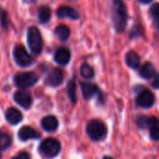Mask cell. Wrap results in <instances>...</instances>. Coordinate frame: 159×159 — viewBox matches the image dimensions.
<instances>
[{
  "label": "cell",
  "instance_id": "1",
  "mask_svg": "<svg viewBox=\"0 0 159 159\" xmlns=\"http://www.w3.org/2000/svg\"><path fill=\"white\" fill-rule=\"evenodd\" d=\"M112 19L114 26L118 33H122L127 25V7L122 0H114L112 7Z\"/></svg>",
  "mask_w": 159,
  "mask_h": 159
},
{
  "label": "cell",
  "instance_id": "2",
  "mask_svg": "<svg viewBox=\"0 0 159 159\" xmlns=\"http://www.w3.org/2000/svg\"><path fill=\"white\" fill-rule=\"evenodd\" d=\"M27 41L31 51L39 55L43 49V39L39 30L36 27H30L27 33Z\"/></svg>",
  "mask_w": 159,
  "mask_h": 159
},
{
  "label": "cell",
  "instance_id": "3",
  "mask_svg": "<svg viewBox=\"0 0 159 159\" xmlns=\"http://www.w3.org/2000/svg\"><path fill=\"white\" fill-rule=\"evenodd\" d=\"M87 133L93 141H100L107 134V128L102 121L91 120L87 126Z\"/></svg>",
  "mask_w": 159,
  "mask_h": 159
},
{
  "label": "cell",
  "instance_id": "4",
  "mask_svg": "<svg viewBox=\"0 0 159 159\" xmlns=\"http://www.w3.org/2000/svg\"><path fill=\"white\" fill-rule=\"evenodd\" d=\"M38 81V76L33 72L20 73L15 75L14 82L17 87L20 89H27L33 87Z\"/></svg>",
  "mask_w": 159,
  "mask_h": 159
},
{
  "label": "cell",
  "instance_id": "5",
  "mask_svg": "<svg viewBox=\"0 0 159 159\" xmlns=\"http://www.w3.org/2000/svg\"><path fill=\"white\" fill-rule=\"evenodd\" d=\"M40 151L48 157H54L61 151V143L53 138H48L42 142Z\"/></svg>",
  "mask_w": 159,
  "mask_h": 159
},
{
  "label": "cell",
  "instance_id": "6",
  "mask_svg": "<svg viewBox=\"0 0 159 159\" xmlns=\"http://www.w3.org/2000/svg\"><path fill=\"white\" fill-rule=\"evenodd\" d=\"M13 56L16 63L21 67H26L32 64L33 58L32 56L26 51L25 48L21 45H17L13 50Z\"/></svg>",
  "mask_w": 159,
  "mask_h": 159
},
{
  "label": "cell",
  "instance_id": "7",
  "mask_svg": "<svg viewBox=\"0 0 159 159\" xmlns=\"http://www.w3.org/2000/svg\"><path fill=\"white\" fill-rule=\"evenodd\" d=\"M155 95L148 89H144L139 93L136 99V103L138 106L143 108H150L155 103Z\"/></svg>",
  "mask_w": 159,
  "mask_h": 159
},
{
  "label": "cell",
  "instance_id": "8",
  "mask_svg": "<svg viewBox=\"0 0 159 159\" xmlns=\"http://www.w3.org/2000/svg\"><path fill=\"white\" fill-rule=\"evenodd\" d=\"M62 81H63V74L62 71L59 68L52 69L48 75V77L46 79V83L51 87H58L62 83Z\"/></svg>",
  "mask_w": 159,
  "mask_h": 159
},
{
  "label": "cell",
  "instance_id": "9",
  "mask_svg": "<svg viewBox=\"0 0 159 159\" xmlns=\"http://www.w3.org/2000/svg\"><path fill=\"white\" fill-rule=\"evenodd\" d=\"M14 100L20 106H21L25 109H28L32 105V102H33L31 95L23 90L16 91L14 94Z\"/></svg>",
  "mask_w": 159,
  "mask_h": 159
},
{
  "label": "cell",
  "instance_id": "10",
  "mask_svg": "<svg viewBox=\"0 0 159 159\" xmlns=\"http://www.w3.org/2000/svg\"><path fill=\"white\" fill-rule=\"evenodd\" d=\"M57 16L59 18H67V19H72V20H77L79 19V14L78 12L71 7H60L57 9Z\"/></svg>",
  "mask_w": 159,
  "mask_h": 159
},
{
  "label": "cell",
  "instance_id": "11",
  "mask_svg": "<svg viewBox=\"0 0 159 159\" xmlns=\"http://www.w3.org/2000/svg\"><path fill=\"white\" fill-rule=\"evenodd\" d=\"M71 59V53L70 50L66 48H59L54 56L55 61L60 65H65L70 61Z\"/></svg>",
  "mask_w": 159,
  "mask_h": 159
},
{
  "label": "cell",
  "instance_id": "12",
  "mask_svg": "<svg viewBox=\"0 0 159 159\" xmlns=\"http://www.w3.org/2000/svg\"><path fill=\"white\" fill-rule=\"evenodd\" d=\"M18 136L21 141H28L33 139H38L40 137V134L31 127H22L19 130Z\"/></svg>",
  "mask_w": 159,
  "mask_h": 159
},
{
  "label": "cell",
  "instance_id": "13",
  "mask_svg": "<svg viewBox=\"0 0 159 159\" xmlns=\"http://www.w3.org/2000/svg\"><path fill=\"white\" fill-rule=\"evenodd\" d=\"M81 90L83 93V96L85 99H90L92 98L95 94H99L100 90L96 85H93L91 83H87V82H81L80 83Z\"/></svg>",
  "mask_w": 159,
  "mask_h": 159
},
{
  "label": "cell",
  "instance_id": "14",
  "mask_svg": "<svg viewBox=\"0 0 159 159\" xmlns=\"http://www.w3.org/2000/svg\"><path fill=\"white\" fill-rule=\"evenodd\" d=\"M6 119L11 125H16L22 120L21 113L16 108H8L6 112Z\"/></svg>",
  "mask_w": 159,
  "mask_h": 159
},
{
  "label": "cell",
  "instance_id": "15",
  "mask_svg": "<svg viewBox=\"0 0 159 159\" xmlns=\"http://www.w3.org/2000/svg\"><path fill=\"white\" fill-rule=\"evenodd\" d=\"M150 129V136L154 141H158L159 139V128L158 120L157 117L152 116L148 118V127Z\"/></svg>",
  "mask_w": 159,
  "mask_h": 159
},
{
  "label": "cell",
  "instance_id": "16",
  "mask_svg": "<svg viewBox=\"0 0 159 159\" xmlns=\"http://www.w3.org/2000/svg\"><path fill=\"white\" fill-rule=\"evenodd\" d=\"M42 127L47 131H54L58 128V120L55 116H48L42 119Z\"/></svg>",
  "mask_w": 159,
  "mask_h": 159
},
{
  "label": "cell",
  "instance_id": "17",
  "mask_svg": "<svg viewBox=\"0 0 159 159\" xmlns=\"http://www.w3.org/2000/svg\"><path fill=\"white\" fill-rule=\"evenodd\" d=\"M156 68L153 63L151 62H145L140 69V75L142 77L145 79H150L155 76L156 75Z\"/></svg>",
  "mask_w": 159,
  "mask_h": 159
},
{
  "label": "cell",
  "instance_id": "18",
  "mask_svg": "<svg viewBox=\"0 0 159 159\" xmlns=\"http://www.w3.org/2000/svg\"><path fill=\"white\" fill-rule=\"evenodd\" d=\"M126 62L128 66H129L130 68L138 69L140 67V62H141L140 56L134 51H129L126 55Z\"/></svg>",
  "mask_w": 159,
  "mask_h": 159
},
{
  "label": "cell",
  "instance_id": "19",
  "mask_svg": "<svg viewBox=\"0 0 159 159\" xmlns=\"http://www.w3.org/2000/svg\"><path fill=\"white\" fill-rule=\"evenodd\" d=\"M56 36L61 40V41H65L68 39L69 35H70V30L69 28L66 26V25H63V24H61L59 26H57L55 28V31H54Z\"/></svg>",
  "mask_w": 159,
  "mask_h": 159
},
{
  "label": "cell",
  "instance_id": "20",
  "mask_svg": "<svg viewBox=\"0 0 159 159\" xmlns=\"http://www.w3.org/2000/svg\"><path fill=\"white\" fill-rule=\"evenodd\" d=\"M51 10L48 7L43 6L38 10V20L41 23H46L50 20Z\"/></svg>",
  "mask_w": 159,
  "mask_h": 159
},
{
  "label": "cell",
  "instance_id": "21",
  "mask_svg": "<svg viewBox=\"0 0 159 159\" xmlns=\"http://www.w3.org/2000/svg\"><path fill=\"white\" fill-rule=\"evenodd\" d=\"M80 74L84 78L90 79L94 76V70L92 69V67L89 64L85 62L80 68Z\"/></svg>",
  "mask_w": 159,
  "mask_h": 159
},
{
  "label": "cell",
  "instance_id": "22",
  "mask_svg": "<svg viewBox=\"0 0 159 159\" xmlns=\"http://www.w3.org/2000/svg\"><path fill=\"white\" fill-rule=\"evenodd\" d=\"M67 92H68L70 101L73 103H75V102H76V85L74 80L69 81L68 87H67Z\"/></svg>",
  "mask_w": 159,
  "mask_h": 159
},
{
  "label": "cell",
  "instance_id": "23",
  "mask_svg": "<svg viewBox=\"0 0 159 159\" xmlns=\"http://www.w3.org/2000/svg\"><path fill=\"white\" fill-rule=\"evenodd\" d=\"M11 143V138L8 134L0 132V151L6 150Z\"/></svg>",
  "mask_w": 159,
  "mask_h": 159
},
{
  "label": "cell",
  "instance_id": "24",
  "mask_svg": "<svg viewBox=\"0 0 159 159\" xmlns=\"http://www.w3.org/2000/svg\"><path fill=\"white\" fill-rule=\"evenodd\" d=\"M150 14L155 21V23L157 24V27L158 25V20H159V5L158 3H156L152 6L151 9H150Z\"/></svg>",
  "mask_w": 159,
  "mask_h": 159
},
{
  "label": "cell",
  "instance_id": "25",
  "mask_svg": "<svg viewBox=\"0 0 159 159\" xmlns=\"http://www.w3.org/2000/svg\"><path fill=\"white\" fill-rule=\"evenodd\" d=\"M0 24L2 26V28H4L5 30L7 29L8 27V18H7V13L6 10L0 8Z\"/></svg>",
  "mask_w": 159,
  "mask_h": 159
},
{
  "label": "cell",
  "instance_id": "26",
  "mask_svg": "<svg viewBox=\"0 0 159 159\" xmlns=\"http://www.w3.org/2000/svg\"><path fill=\"white\" fill-rule=\"evenodd\" d=\"M137 126L141 129H145L148 127V118L144 116H140L136 120Z\"/></svg>",
  "mask_w": 159,
  "mask_h": 159
},
{
  "label": "cell",
  "instance_id": "27",
  "mask_svg": "<svg viewBox=\"0 0 159 159\" xmlns=\"http://www.w3.org/2000/svg\"><path fill=\"white\" fill-rule=\"evenodd\" d=\"M139 32H140V33H143V28H142V27H140V26H136L135 28H133V29H132V31H131V34H130L131 38H133L134 36L139 35V34H139Z\"/></svg>",
  "mask_w": 159,
  "mask_h": 159
},
{
  "label": "cell",
  "instance_id": "28",
  "mask_svg": "<svg viewBox=\"0 0 159 159\" xmlns=\"http://www.w3.org/2000/svg\"><path fill=\"white\" fill-rule=\"evenodd\" d=\"M12 159H30V156L27 153H20Z\"/></svg>",
  "mask_w": 159,
  "mask_h": 159
},
{
  "label": "cell",
  "instance_id": "29",
  "mask_svg": "<svg viewBox=\"0 0 159 159\" xmlns=\"http://www.w3.org/2000/svg\"><path fill=\"white\" fill-rule=\"evenodd\" d=\"M155 78H154V82H153V86H154V88L155 89H158L159 88V76L158 75H155V76H154Z\"/></svg>",
  "mask_w": 159,
  "mask_h": 159
},
{
  "label": "cell",
  "instance_id": "30",
  "mask_svg": "<svg viewBox=\"0 0 159 159\" xmlns=\"http://www.w3.org/2000/svg\"><path fill=\"white\" fill-rule=\"evenodd\" d=\"M142 4H149V3H151L153 0H139Z\"/></svg>",
  "mask_w": 159,
  "mask_h": 159
},
{
  "label": "cell",
  "instance_id": "31",
  "mask_svg": "<svg viewBox=\"0 0 159 159\" xmlns=\"http://www.w3.org/2000/svg\"><path fill=\"white\" fill-rule=\"evenodd\" d=\"M103 159H114V158H112V157H104Z\"/></svg>",
  "mask_w": 159,
  "mask_h": 159
}]
</instances>
